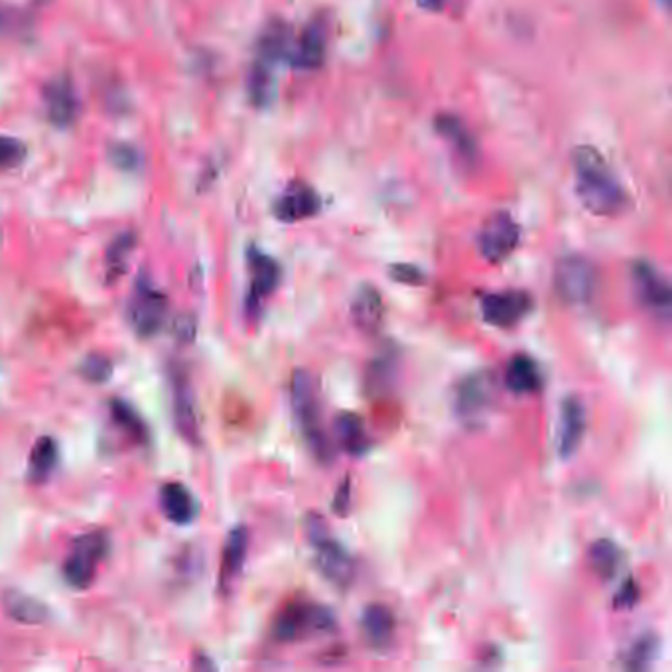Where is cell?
I'll return each instance as SVG.
<instances>
[{
    "label": "cell",
    "instance_id": "6",
    "mask_svg": "<svg viewBox=\"0 0 672 672\" xmlns=\"http://www.w3.org/2000/svg\"><path fill=\"white\" fill-rule=\"evenodd\" d=\"M109 552L111 538L105 531H91L77 536L63 560V578L74 589L91 588Z\"/></svg>",
    "mask_w": 672,
    "mask_h": 672
},
{
    "label": "cell",
    "instance_id": "12",
    "mask_svg": "<svg viewBox=\"0 0 672 672\" xmlns=\"http://www.w3.org/2000/svg\"><path fill=\"white\" fill-rule=\"evenodd\" d=\"M247 263L251 283L245 296V312L251 320H257L263 312L264 302L274 295L281 284V264L254 245L247 251Z\"/></svg>",
    "mask_w": 672,
    "mask_h": 672
},
{
    "label": "cell",
    "instance_id": "39",
    "mask_svg": "<svg viewBox=\"0 0 672 672\" xmlns=\"http://www.w3.org/2000/svg\"><path fill=\"white\" fill-rule=\"evenodd\" d=\"M21 14L7 7H0V36L14 32L21 26Z\"/></svg>",
    "mask_w": 672,
    "mask_h": 672
},
{
    "label": "cell",
    "instance_id": "34",
    "mask_svg": "<svg viewBox=\"0 0 672 672\" xmlns=\"http://www.w3.org/2000/svg\"><path fill=\"white\" fill-rule=\"evenodd\" d=\"M26 145L18 138L0 135V170L14 169L26 158Z\"/></svg>",
    "mask_w": 672,
    "mask_h": 672
},
{
    "label": "cell",
    "instance_id": "31",
    "mask_svg": "<svg viewBox=\"0 0 672 672\" xmlns=\"http://www.w3.org/2000/svg\"><path fill=\"white\" fill-rule=\"evenodd\" d=\"M4 610L11 615L12 620L21 621V623H28V625H38L48 620V608L43 606L42 601L30 598L22 592H7L4 598Z\"/></svg>",
    "mask_w": 672,
    "mask_h": 672
},
{
    "label": "cell",
    "instance_id": "30",
    "mask_svg": "<svg viewBox=\"0 0 672 672\" xmlns=\"http://www.w3.org/2000/svg\"><path fill=\"white\" fill-rule=\"evenodd\" d=\"M659 637L655 633H642L630 647L623 651V669L631 672L649 671L659 657Z\"/></svg>",
    "mask_w": 672,
    "mask_h": 672
},
{
    "label": "cell",
    "instance_id": "28",
    "mask_svg": "<svg viewBox=\"0 0 672 672\" xmlns=\"http://www.w3.org/2000/svg\"><path fill=\"white\" fill-rule=\"evenodd\" d=\"M588 562L598 578H615L623 564V550L610 538H598L588 548Z\"/></svg>",
    "mask_w": 672,
    "mask_h": 672
},
{
    "label": "cell",
    "instance_id": "21",
    "mask_svg": "<svg viewBox=\"0 0 672 672\" xmlns=\"http://www.w3.org/2000/svg\"><path fill=\"white\" fill-rule=\"evenodd\" d=\"M351 318H353V324L363 334L368 336L377 334L385 320V304H383V296L375 286L371 284L359 286L351 300Z\"/></svg>",
    "mask_w": 672,
    "mask_h": 672
},
{
    "label": "cell",
    "instance_id": "19",
    "mask_svg": "<svg viewBox=\"0 0 672 672\" xmlns=\"http://www.w3.org/2000/svg\"><path fill=\"white\" fill-rule=\"evenodd\" d=\"M247 552H249V531H247V526H233L229 535L225 538L223 552H221V594H232L237 580L241 576L245 562H247Z\"/></svg>",
    "mask_w": 672,
    "mask_h": 672
},
{
    "label": "cell",
    "instance_id": "37",
    "mask_svg": "<svg viewBox=\"0 0 672 672\" xmlns=\"http://www.w3.org/2000/svg\"><path fill=\"white\" fill-rule=\"evenodd\" d=\"M639 596H642L639 586H637V582L630 576V578L621 584V588L618 589V594H615V598H613V608H615V610H631V608L637 606Z\"/></svg>",
    "mask_w": 672,
    "mask_h": 672
},
{
    "label": "cell",
    "instance_id": "26",
    "mask_svg": "<svg viewBox=\"0 0 672 672\" xmlns=\"http://www.w3.org/2000/svg\"><path fill=\"white\" fill-rule=\"evenodd\" d=\"M545 378L535 359L515 356L505 369V387L515 395H533L543 389Z\"/></svg>",
    "mask_w": 672,
    "mask_h": 672
},
{
    "label": "cell",
    "instance_id": "10",
    "mask_svg": "<svg viewBox=\"0 0 672 672\" xmlns=\"http://www.w3.org/2000/svg\"><path fill=\"white\" fill-rule=\"evenodd\" d=\"M631 281L639 304L667 326L672 314V290L667 276L649 261H637L631 269Z\"/></svg>",
    "mask_w": 672,
    "mask_h": 672
},
{
    "label": "cell",
    "instance_id": "41",
    "mask_svg": "<svg viewBox=\"0 0 672 672\" xmlns=\"http://www.w3.org/2000/svg\"><path fill=\"white\" fill-rule=\"evenodd\" d=\"M657 2H659L661 7H664V9H669V7H671V0H657Z\"/></svg>",
    "mask_w": 672,
    "mask_h": 672
},
{
    "label": "cell",
    "instance_id": "13",
    "mask_svg": "<svg viewBox=\"0 0 672 672\" xmlns=\"http://www.w3.org/2000/svg\"><path fill=\"white\" fill-rule=\"evenodd\" d=\"M521 241V227L511 213L497 211L485 221L477 233V251L487 263H503L509 259Z\"/></svg>",
    "mask_w": 672,
    "mask_h": 672
},
{
    "label": "cell",
    "instance_id": "5",
    "mask_svg": "<svg viewBox=\"0 0 672 672\" xmlns=\"http://www.w3.org/2000/svg\"><path fill=\"white\" fill-rule=\"evenodd\" d=\"M308 536L315 550V567L337 588H349L356 578V560L341 543L327 533L322 517H308Z\"/></svg>",
    "mask_w": 672,
    "mask_h": 672
},
{
    "label": "cell",
    "instance_id": "22",
    "mask_svg": "<svg viewBox=\"0 0 672 672\" xmlns=\"http://www.w3.org/2000/svg\"><path fill=\"white\" fill-rule=\"evenodd\" d=\"M434 128L440 135L441 140L453 148L456 157L462 158L465 164L477 162V157H480L477 140L460 116L453 113H441L434 119Z\"/></svg>",
    "mask_w": 672,
    "mask_h": 672
},
{
    "label": "cell",
    "instance_id": "8",
    "mask_svg": "<svg viewBox=\"0 0 672 672\" xmlns=\"http://www.w3.org/2000/svg\"><path fill=\"white\" fill-rule=\"evenodd\" d=\"M169 296L150 281L147 273L138 274L133 298L128 302V324L142 339L157 336L169 320Z\"/></svg>",
    "mask_w": 672,
    "mask_h": 672
},
{
    "label": "cell",
    "instance_id": "16",
    "mask_svg": "<svg viewBox=\"0 0 672 672\" xmlns=\"http://www.w3.org/2000/svg\"><path fill=\"white\" fill-rule=\"evenodd\" d=\"M322 210V198L304 182H293L274 201V217L283 223H300L315 217Z\"/></svg>",
    "mask_w": 672,
    "mask_h": 672
},
{
    "label": "cell",
    "instance_id": "18",
    "mask_svg": "<svg viewBox=\"0 0 672 672\" xmlns=\"http://www.w3.org/2000/svg\"><path fill=\"white\" fill-rule=\"evenodd\" d=\"M326 22L322 18H314L306 26L300 38L293 42V48L288 53V63L296 70L312 72V70L322 67L326 62Z\"/></svg>",
    "mask_w": 672,
    "mask_h": 672
},
{
    "label": "cell",
    "instance_id": "9",
    "mask_svg": "<svg viewBox=\"0 0 672 672\" xmlns=\"http://www.w3.org/2000/svg\"><path fill=\"white\" fill-rule=\"evenodd\" d=\"M170 399H172V414L174 426L179 436L188 441L189 446H200L201 431L198 409H196V393L189 378L188 368L179 361H172L169 365Z\"/></svg>",
    "mask_w": 672,
    "mask_h": 672
},
{
    "label": "cell",
    "instance_id": "23",
    "mask_svg": "<svg viewBox=\"0 0 672 672\" xmlns=\"http://www.w3.org/2000/svg\"><path fill=\"white\" fill-rule=\"evenodd\" d=\"M399 377V353L390 347L369 361L365 369V390L371 399L387 397Z\"/></svg>",
    "mask_w": 672,
    "mask_h": 672
},
{
    "label": "cell",
    "instance_id": "38",
    "mask_svg": "<svg viewBox=\"0 0 672 672\" xmlns=\"http://www.w3.org/2000/svg\"><path fill=\"white\" fill-rule=\"evenodd\" d=\"M349 507H351V480L347 475V477H344V482L339 484V487H337L334 501H332V509H334L336 515L346 517L349 513Z\"/></svg>",
    "mask_w": 672,
    "mask_h": 672
},
{
    "label": "cell",
    "instance_id": "27",
    "mask_svg": "<svg viewBox=\"0 0 672 672\" xmlns=\"http://www.w3.org/2000/svg\"><path fill=\"white\" fill-rule=\"evenodd\" d=\"M60 463V446L52 436H42L32 446L28 458V482L32 485H43L52 477Z\"/></svg>",
    "mask_w": 672,
    "mask_h": 672
},
{
    "label": "cell",
    "instance_id": "7",
    "mask_svg": "<svg viewBox=\"0 0 672 672\" xmlns=\"http://www.w3.org/2000/svg\"><path fill=\"white\" fill-rule=\"evenodd\" d=\"M598 266L584 254H564L555 266V290L562 302L584 306L598 293Z\"/></svg>",
    "mask_w": 672,
    "mask_h": 672
},
{
    "label": "cell",
    "instance_id": "33",
    "mask_svg": "<svg viewBox=\"0 0 672 672\" xmlns=\"http://www.w3.org/2000/svg\"><path fill=\"white\" fill-rule=\"evenodd\" d=\"M82 375H84L89 383H107L111 375H113V363L111 359H107L105 356H87L82 363Z\"/></svg>",
    "mask_w": 672,
    "mask_h": 672
},
{
    "label": "cell",
    "instance_id": "29",
    "mask_svg": "<svg viewBox=\"0 0 672 672\" xmlns=\"http://www.w3.org/2000/svg\"><path fill=\"white\" fill-rule=\"evenodd\" d=\"M109 409H111V419L123 431L128 440L135 441L138 446L148 444L150 432H148L147 422L128 400L113 399Z\"/></svg>",
    "mask_w": 672,
    "mask_h": 672
},
{
    "label": "cell",
    "instance_id": "40",
    "mask_svg": "<svg viewBox=\"0 0 672 672\" xmlns=\"http://www.w3.org/2000/svg\"><path fill=\"white\" fill-rule=\"evenodd\" d=\"M416 4L421 7L422 11L426 12H440L446 4V0H416Z\"/></svg>",
    "mask_w": 672,
    "mask_h": 672
},
{
    "label": "cell",
    "instance_id": "4",
    "mask_svg": "<svg viewBox=\"0 0 672 672\" xmlns=\"http://www.w3.org/2000/svg\"><path fill=\"white\" fill-rule=\"evenodd\" d=\"M336 630V613L327 606L308 599H296L276 615L271 633L274 642L293 645L315 635H329Z\"/></svg>",
    "mask_w": 672,
    "mask_h": 672
},
{
    "label": "cell",
    "instance_id": "24",
    "mask_svg": "<svg viewBox=\"0 0 672 672\" xmlns=\"http://www.w3.org/2000/svg\"><path fill=\"white\" fill-rule=\"evenodd\" d=\"M334 434L339 448L351 458H363L373 448L368 426L356 412H339L334 421Z\"/></svg>",
    "mask_w": 672,
    "mask_h": 672
},
{
    "label": "cell",
    "instance_id": "17",
    "mask_svg": "<svg viewBox=\"0 0 672 672\" xmlns=\"http://www.w3.org/2000/svg\"><path fill=\"white\" fill-rule=\"evenodd\" d=\"M586 428H588L586 407L576 397H567L560 407L557 434V452L562 460H570L578 452L580 444L586 436Z\"/></svg>",
    "mask_w": 672,
    "mask_h": 672
},
{
    "label": "cell",
    "instance_id": "14",
    "mask_svg": "<svg viewBox=\"0 0 672 672\" xmlns=\"http://www.w3.org/2000/svg\"><path fill=\"white\" fill-rule=\"evenodd\" d=\"M533 296L525 290H503L482 296V315L489 326L513 327L533 312Z\"/></svg>",
    "mask_w": 672,
    "mask_h": 672
},
{
    "label": "cell",
    "instance_id": "11",
    "mask_svg": "<svg viewBox=\"0 0 672 672\" xmlns=\"http://www.w3.org/2000/svg\"><path fill=\"white\" fill-rule=\"evenodd\" d=\"M495 381L491 373L477 371L463 378L456 389V414L465 426H482L494 407Z\"/></svg>",
    "mask_w": 672,
    "mask_h": 672
},
{
    "label": "cell",
    "instance_id": "35",
    "mask_svg": "<svg viewBox=\"0 0 672 672\" xmlns=\"http://www.w3.org/2000/svg\"><path fill=\"white\" fill-rule=\"evenodd\" d=\"M109 154H111V162L115 164L116 169L125 170V172H135L142 164V157H140L138 148L126 145V142L113 145Z\"/></svg>",
    "mask_w": 672,
    "mask_h": 672
},
{
    "label": "cell",
    "instance_id": "3",
    "mask_svg": "<svg viewBox=\"0 0 672 672\" xmlns=\"http://www.w3.org/2000/svg\"><path fill=\"white\" fill-rule=\"evenodd\" d=\"M293 48L290 28L283 21H273L264 28L259 40L257 58L252 62L249 74V97L257 107H266L271 103L274 94V72L276 65L288 60Z\"/></svg>",
    "mask_w": 672,
    "mask_h": 672
},
{
    "label": "cell",
    "instance_id": "20",
    "mask_svg": "<svg viewBox=\"0 0 672 672\" xmlns=\"http://www.w3.org/2000/svg\"><path fill=\"white\" fill-rule=\"evenodd\" d=\"M361 633L371 649L387 651L397 633V620L389 606L371 603L361 615Z\"/></svg>",
    "mask_w": 672,
    "mask_h": 672
},
{
    "label": "cell",
    "instance_id": "2",
    "mask_svg": "<svg viewBox=\"0 0 672 672\" xmlns=\"http://www.w3.org/2000/svg\"><path fill=\"white\" fill-rule=\"evenodd\" d=\"M290 400L295 412L296 424L302 432L306 446L314 456L315 462L329 465L334 462V441L327 436L322 416V399L314 375L304 369H296L290 383Z\"/></svg>",
    "mask_w": 672,
    "mask_h": 672
},
{
    "label": "cell",
    "instance_id": "1",
    "mask_svg": "<svg viewBox=\"0 0 672 672\" xmlns=\"http://www.w3.org/2000/svg\"><path fill=\"white\" fill-rule=\"evenodd\" d=\"M572 166L576 178V194L589 213L598 217H613L625 211L630 203L627 191L596 148H574Z\"/></svg>",
    "mask_w": 672,
    "mask_h": 672
},
{
    "label": "cell",
    "instance_id": "36",
    "mask_svg": "<svg viewBox=\"0 0 672 672\" xmlns=\"http://www.w3.org/2000/svg\"><path fill=\"white\" fill-rule=\"evenodd\" d=\"M389 274L395 283L407 284V286H421V284L426 283V276L414 264H393L389 269Z\"/></svg>",
    "mask_w": 672,
    "mask_h": 672
},
{
    "label": "cell",
    "instance_id": "32",
    "mask_svg": "<svg viewBox=\"0 0 672 672\" xmlns=\"http://www.w3.org/2000/svg\"><path fill=\"white\" fill-rule=\"evenodd\" d=\"M135 247H137V235L133 232L123 233L111 242L105 257L107 278L111 283H115L126 273V264Z\"/></svg>",
    "mask_w": 672,
    "mask_h": 672
},
{
    "label": "cell",
    "instance_id": "15",
    "mask_svg": "<svg viewBox=\"0 0 672 672\" xmlns=\"http://www.w3.org/2000/svg\"><path fill=\"white\" fill-rule=\"evenodd\" d=\"M48 121L58 128H70L79 116V97L70 75L52 77L42 94Z\"/></svg>",
    "mask_w": 672,
    "mask_h": 672
},
{
    "label": "cell",
    "instance_id": "25",
    "mask_svg": "<svg viewBox=\"0 0 672 672\" xmlns=\"http://www.w3.org/2000/svg\"><path fill=\"white\" fill-rule=\"evenodd\" d=\"M160 507L166 519L178 526L191 525L200 513V505H198L196 495L178 482L166 484L160 489Z\"/></svg>",
    "mask_w": 672,
    "mask_h": 672
}]
</instances>
